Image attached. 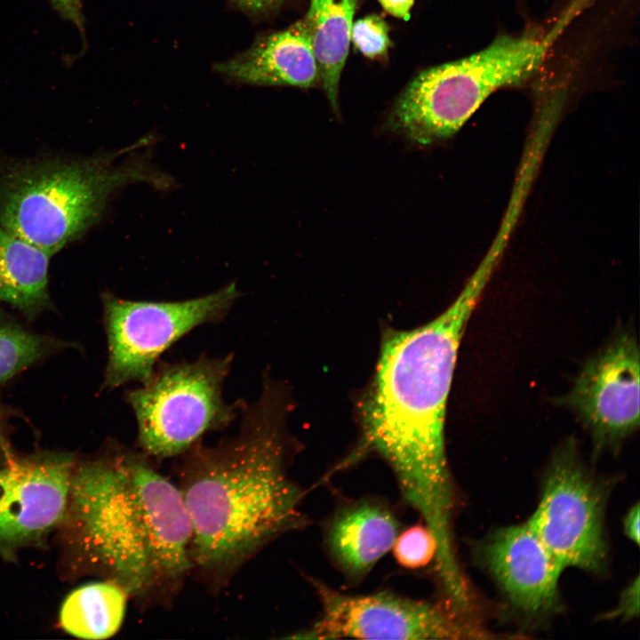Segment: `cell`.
I'll list each match as a JSON object with an SVG mask.
<instances>
[{"label": "cell", "mask_w": 640, "mask_h": 640, "mask_svg": "<svg viewBox=\"0 0 640 640\" xmlns=\"http://www.w3.org/2000/svg\"><path fill=\"white\" fill-rule=\"evenodd\" d=\"M63 345L28 331L0 313V384Z\"/></svg>", "instance_id": "18"}, {"label": "cell", "mask_w": 640, "mask_h": 640, "mask_svg": "<svg viewBox=\"0 0 640 640\" xmlns=\"http://www.w3.org/2000/svg\"><path fill=\"white\" fill-rule=\"evenodd\" d=\"M639 612V578L636 577L622 592L618 605L610 613V617L631 619Z\"/></svg>", "instance_id": "21"}, {"label": "cell", "mask_w": 640, "mask_h": 640, "mask_svg": "<svg viewBox=\"0 0 640 640\" xmlns=\"http://www.w3.org/2000/svg\"><path fill=\"white\" fill-rule=\"evenodd\" d=\"M319 601L316 620L292 637L307 639H465L482 631L449 604L388 591L351 595L309 578Z\"/></svg>", "instance_id": "8"}, {"label": "cell", "mask_w": 640, "mask_h": 640, "mask_svg": "<svg viewBox=\"0 0 640 640\" xmlns=\"http://www.w3.org/2000/svg\"><path fill=\"white\" fill-rule=\"evenodd\" d=\"M382 8L392 16L409 20L414 0H378Z\"/></svg>", "instance_id": "24"}, {"label": "cell", "mask_w": 640, "mask_h": 640, "mask_svg": "<svg viewBox=\"0 0 640 640\" xmlns=\"http://www.w3.org/2000/svg\"><path fill=\"white\" fill-rule=\"evenodd\" d=\"M604 496L585 469L576 442L559 447L548 465L529 525L563 569L597 572L604 565Z\"/></svg>", "instance_id": "9"}, {"label": "cell", "mask_w": 640, "mask_h": 640, "mask_svg": "<svg viewBox=\"0 0 640 640\" xmlns=\"http://www.w3.org/2000/svg\"><path fill=\"white\" fill-rule=\"evenodd\" d=\"M238 7L252 14H268L276 10L284 0H230Z\"/></svg>", "instance_id": "23"}, {"label": "cell", "mask_w": 640, "mask_h": 640, "mask_svg": "<svg viewBox=\"0 0 640 640\" xmlns=\"http://www.w3.org/2000/svg\"><path fill=\"white\" fill-rule=\"evenodd\" d=\"M60 525L86 569L142 604H163L192 571L180 491L143 452L114 449L76 464Z\"/></svg>", "instance_id": "3"}, {"label": "cell", "mask_w": 640, "mask_h": 640, "mask_svg": "<svg viewBox=\"0 0 640 640\" xmlns=\"http://www.w3.org/2000/svg\"><path fill=\"white\" fill-rule=\"evenodd\" d=\"M129 597L121 585L110 580L79 587L61 605L60 625L79 638H109L122 626Z\"/></svg>", "instance_id": "17"}, {"label": "cell", "mask_w": 640, "mask_h": 640, "mask_svg": "<svg viewBox=\"0 0 640 640\" xmlns=\"http://www.w3.org/2000/svg\"><path fill=\"white\" fill-rule=\"evenodd\" d=\"M640 354L635 335L618 332L588 358L563 398L588 431L596 451L618 448L639 427Z\"/></svg>", "instance_id": "10"}, {"label": "cell", "mask_w": 640, "mask_h": 640, "mask_svg": "<svg viewBox=\"0 0 640 640\" xmlns=\"http://www.w3.org/2000/svg\"><path fill=\"white\" fill-rule=\"evenodd\" d=\"M129 148L84 158L39 157L0 164V224L54 255L104 215L115 192L133 182L157 188L172 179L141 156L116 164Z\"/></svg>", "instance_id": "4"}, {"label": "cell", "mask_w": 640, "mask_h": 640, "mask_svg": "<svg viewBox=\"0 0 640 640\" xmlns=\"http://www.w3.org/2000/svg\"><path fill=\"white\" fill-rule=\"evenodd\" d=\"M240 295L235 283L180 301H134L103 293L108 348L103 388L146 383L167 348L196 327L223 319Z\"/></svg>", "instance_id": "7"}, {"label": "cell", "mask_w": 640, "mask_h": 640, "mask_svg": "<svg viewBox=\"0 0 640 640\" xmlns=\"http://www.w3.org/2000/svg\"><path fill=\"white\" fill-rule=\"evenodd\" d=\"M484 559L517 609L542 615L555 608L563 569L527 522L496 531L484 546Z\"/></svg>", "instance_id": "12"}, {"label": "cell", "mask_w": 640, "mask_h": 640, "mask_svg": "<svg viewBox=\"0 0 640 640\" xmlns=\"http://www.w3.org/2000/svg\"><path fill=\"white\" fill-rule=\"evenodd\" d=\"M282 392L265 380L241 408L238 434L183 453L178 486L192 528L190 558L215 588L271 541L309 524L305 492L288 474Z\"/></svg>", "instance_id": "2"}, {"label": "cell", "mask_w": 640, "mask_h": 640, "mask_svg": "<svg viewBox=\"0 0 640 640\" xmlns=\"http://www.w3.org/2000/svg\"><path fill=\"white\" fill-rule=\"evenodd\" d=\"M51 257L0 225V300L16 308L28 318L49 309Z\"/></svg>", "instance_id": "15"}, {"label": "cell", "mask_w": 640, "mask_h": 640, "mask_svg": "<svg viewBox=\"0 0 640 640\" xmlns=\"http://www.w3.org/2000/svg\"><path fill=\"white\" fill-rule=\"evenodd\" d=\"M389 27L379 15L370 14L353 22L351 42L364 56L369 59L384 57L392 42Z\"/></svg>", "instance_id": "20"}, {"label": "cell", "mask_w": 640, "mask_h": 640, "mask_svg": "<svg viewBox=\"0 0 640 640\" xmlns=\"http://www.w3.org/2000/svg\"><path fill=\"white\" fill-rule=\"evenodd\" d=\"M214 69L236 82L256 85L314 87L320 74L304 20L259 36L246 51Z\"/></svg>", "instance_id": "14"}, {"label": "cell", "mask_w": 640, "mask_h": 640, "mask_svg": "<svg viewBox=\"0 0 640 640\" xmlns=\"http://www.w3.org/2000/svg\"><path fill=\"white\" fill-rule=\"evenodd\" d=\"M233 357L201 356L192 362L160 363L146 383L126 391L143 453L156 459L183 454L204 434L221 430L237 418L244 401L228 404L222 397Z\"/></svg>", "instance_id": "6"}, {"label": "cell", "mask_w": 640, "mask_h": 640, "mask_svg": "<svg viewBox=\"0 0 640 640\" xmlns=\"http://www.w3.org/2000/svg\"><path fill=\"white\" fill-rule=\"evenodd\" d=\"M55 11L74 24L80 31L84 29V19L80 0H50Z\"/></svg>", "instance_id": "22"}, {"label": "cell", "mask_w": 640, "mask_h": 640, "mask_svg": "<svg viewBox=\"0 0 640 640\" xmlns=\"http://www.w3.org/2000/svg\"><path fill=\"white\" fill-rule=\"evenodd\" d=\"M487 276V269H480L430 322L384 335L360 405L359 444L343 462L367 454L381 458L442 552L454 544V492L444 440L448 396L460 340Z\"/></svg>", "instance_id": "1"}, {"label": "cell", "mask_w": 640, "mask_h": 640, "mask_svg": "<svg viewBox=\"0 0 640 640\" xmlns=\"http://www.w3.org/2000/svg\"><path fill=\"white\" fill-rule=\"evenodd\" d=\"M546 52L532 36H502L468 57L428 68L400 93L387 127L427 145L456 133L496 90L522 83Z\"/></svg>", "instance_id": "5"}, {"label": "cell", "mask_w": 640, "mask_h": 640, "mask_svg": "<svg viewBox=\"0 0 640 640\" xmlns=\"http://www.w3.org/2000/svg\"><path fill=\"white\" fill-rule=\"evenodd\" d=\"M639 505L636 503L627 513L623 520L624 533L633 542L639 544Z\"/></svg>", "instance_id": "25"}, {"label": "cell", "mask_w": 640, "mask_h": 640, "mask_svg": "<svg viewBox=\"0 0 640 640\" xmlns=\"http://www.w3.org/2000/svg\"><path fill=\"white\" fill-rule=\"evenodd\" d=\"M392 549L401 566L414 570L426 566L435 558L436 544L427 525L418 524L399 532Z\"/></svg>", "instance_id": "19"}, {"label": "cell", "mask_w": 640, "mask_h": 640, "mask_svg": "<svg viewBox=\"0 0 640 640\" xmlns=\"http://www.w3.org/2000/svg\"><path fill=\"white\" fill-rule=\"evenodd\" d=\"M356 0H310L304 21L320 74V82L334 111L339 83L351 42Z\"/></svg>", "instance_id": "16"}, {"label": "cell", "mask_w": 640, "mask_h": 640, "mask_svg": "<svg viewBox=\"0 0 640 640\" xmlns=\"http://www.w3.org/2000/svg\"><path fill=\"white\" fill-rule=\"evenodd\" d=\"M399 529L396 515L383 501L359 499L341 506L328 520L325 548L341 573L359 581L392 549Z\"/></svg>", "instance_id": "13"}, {"label": "cell", "mask_w": 640, "mask_h": 640, "mask_svg": "<svg viewBox=\"0 0 640 640\" xmlns=\"http://www.w3.org/2000/svg\"><path fill=\"white\" fill-rule=\"evenodd\" d=\"M75 466L71 456L50 453L0 468V554L42 541L61 524Z\"/></svg>", "instance_id": "11"}]
</instances>
